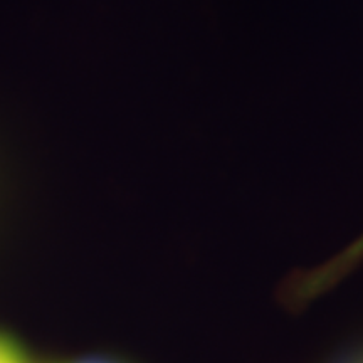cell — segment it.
<instances>
[{
    "label": "cell",
    "instance_id": "6da1fadb",
    "mask_svg": "<svg viewBox=\"0 0 363 363\" xmlns=\"http://www.w3.org/2000/svg\"><path fill=\"white\" fill-rule=\"evenodd\" d=\"M362 256H363V235L358 240H355V242H353L352 246L342 254V256H338L337 259H333L330 264H326V267H323V269L311 272V274L303 281V286H305L306 289L301 294L303 296H315L316 293H320L321 289H325L326 286H330L335 279L340 278V276H342L352 264H355Z\"/></svg>",
    "mask_w": 363,
    "mask_h": 363
},
{
    "label": "cell",
    "instance_id": "7a4b0ae2",
    "mask_svg": "<svg viewBox=\"0 0 363 363\" xmlns=\"http://www.w3.org/2000/svg\"><path fill=\"white\" fill-rule=\"evenodd\" d=\"M0 363H30L29 358L9 337L0 335Z\"/></svg>",
    "mask_w": 363,
    "mask_h": 363
},
{
    "label": "cell",
    "instance_id": "3957f363",
    "mask_svg": "<svg viewBox=\"0 0 363 363\" xmlns=\"http://www.w3.org/2000/svg\"><path fill=\"white\" fill-rule=\"evenodd\" d=\"M79 363H111V362H103V360H93V362H79Z\"/></svg>",
    "mask_w": 363,
    "mask_h": 363
}]
</instances>
